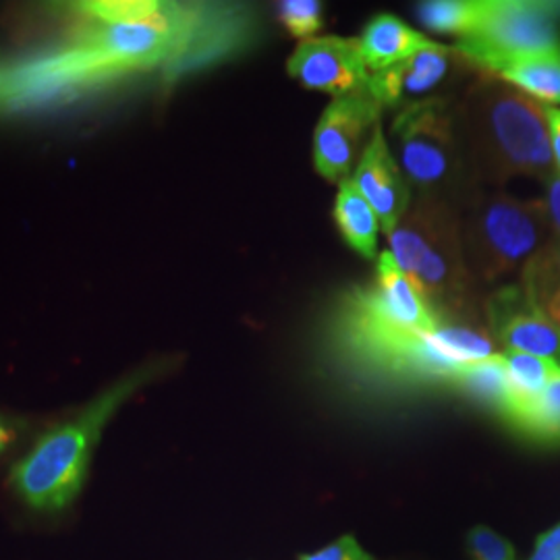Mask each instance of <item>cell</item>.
<instances>
[{"label":"cell","mask_w":560,"mask_h":560,"mask_svg":"<svg viewBox=\"0 0 560 560\" xmlns=\"http://www.w3.org/2000/svg\"><path fill=\"white\" fill-rule=\"evenodd\" d=\"M546 125H548V138H550V152H552V162L555 171L560 175V108L546 106Z\"/></svg>","instance_id":"cell-30"},{"label":"cell","mask_w":560,"mask_h":560,"mask_svg":"<svg viewBox=\"0 0 560 560\" xmlns=\"http://www.w3.org/2000/svg\"><path fill=\"white\" fill-rule=\"evenodd\" d=\"M90 50L65 44L59 50L21 60L7 69L2 113H32L78 101L83 94L117 83Z\"/></svg>","instance_id":"cell-8"},{"label":"cell","mask_w":560,"mask_h":560,"mask_svg":"<svg viewBox=\"0 0 560 560\" xmlns=\"http://www.w3.org/2000/svg\"><path fill=\"white\" fill-rule=\"evenodd\" d=\"M546 214H548V222L552 229L555 240L560 241V175L555 173L550 179L546 180Z\"/></svg>","instance_id":"cell-28"},{"label":"cell","mask_w":560,"mask_h":560,"mask_svg":"<svg viewBox=\"0 0 560 560\" xmlns=\"http://www.w3.org/2000/svg\"><path fill=\"white\" fill-rule=\"evenodd\" d=\"M71 11L102 23H136L150 20L161 11L162 2L156 0H92L71 2Z\"/></svg>","instance_id":"cell-22"},{"label":"cell","mask_w":560,"mask_h":560,"mask_svg":"<svg viewBox=\"0 0 560 560\" xmlns=\"http://www.w3.org/2000/svg\"><path fill=\"white\" fill-rule=\"evenodd\" d=\"M381 110L368 90L337 98L324 110L314 133V164L324 179L347 180L363 136L378 125Z\"/></svg>","instance_id":"cell-9"},{"label":"cell","mask_w":560,"mask_h":560,"mask_svg":"<svg viewBox=\"0 0 560 560\" xmlns=\"http://www.w3.org/2000/svg\"><path fill=\"white\" fill-rule=\"evenodd\" d=\"M279 15L295 38H307L322 27V4L316 0H284L279 4Z\"/></svg>","instance_id":"cell-24"},{"label":"cell","mask_w":560,"mask_h":560,"mask_svg":"<svg viewBox=\"0 0 560 560\" xmlns=\"http://www.w3.org/2000/svg\"><path fill=\"white\" fill-rule=\"evenodd\" d=\"M486 320L504 351L560 363V332L541 314L523 284L504 287L486 301Z\"/></svg>","instance_id":"cell-10"},{"label":"cell","mask_w":560,"mask_h":560,"mask_svg":"<svg viewBox=\"0 0 560 560\" xmlns=\"http://www.w3.org/2000/svg\"><path fill=\"white\" fill-rule=\"evenodd\" d=\"M502 360L509 382V397L502 418L513 425L538 400L548 382L559 374L560 363L515 351H502Z\"/></svg>","instance_id":"cell-16"},{"label":"cell","mask_w":560,"mask_h":560,"mask_svg":"<svg viewBox=\"0 0 560 560\" xmlns=\"http://www.w3.org/2000/svg\"><path fill=\"white\" fill-rule=\"evenodd\" d=\"M390 254L442 320L471 316L474 277L465 260L460 221L451 203L420 196L388 233Z\"/></svg>","instance_id":"cell-3"},{"label":"cell","mask_w":560,"mask_h":560,"mask_svg":"<svg viewBox=\"0 0 560 560\" xmlns=\"http://www.w3.org/2000/svg\"><path fill=\"white\" fill-rule=\"evenodd\" d=\"M291 78L307 90L335 94L337 98L368 90L370 71L360 40L312 38L301 42L287 62Z\"/></svg>","instance_id":"cell-11"},{"label":"cell","mask_w":560,"mask_h":560,"mask_svg":"<svg viewBox=\"0 0 560 560\" xmlns=\"http://www.w3.org/2000/svg\"><path fill=\"white\" fill-rule=\"evenodd\" d=\"M523 436L546 444L560 442V372L548 382L538 400L513 423Z\"/></svg>","instance_id":"cell-20"},{"label":"cell","mask_w":560,"mask_h":560,"mask_svg":"<svg viewBox=\"0 0 560 560\" xmlns=\"http://www.w3.org/2000/svg\"><path fill=\"white\" fill-rule=\"evenodd\" d=\"M494 75L544 106L560 104V48L511 60Z\"/></svg>","instance_id":"cell-17"},{"label":"cell","mask_w":560,"mask_h":560,"mask_svg":"<svg viewBox=\"0 0 560 560\" xmlns=\"http://www.w3.org/2000/svg\"><path fill=\"white\" fill-rule=\"evenodd\" d=\"M483 0H434L420 4V20L434 32L467 36L480 21Z\"/></svg>","instance_id":"cell-21"},{"label":"cell","mask_w":560,"mask_h":560,"mask_svg":"<svg viewBox=\"0 0 560 560\" xmlns=\"http://www.w3.org/2000/svg\"><path fill=\"white\" fill-rule=\"evenodd\" d=\"M527 266L534 270H540L544 275L560 279V241L552 237L550 243H546L540 252L527 261Z\"/></svg>","instance_id":"cell-27"},{"label":"cell","mask_w":560,"mask_h":560,"mask_svg":"<svg viewBox=\"0 0 560 560\" xmlns=\"http://www.w3.org/2000/svg\"><path fill=\"white\" fill-rule=\"evenodd\" d=\"M453 62V50L439 44H428L413 57L400 60L399 65L370 73L368 92L374 101L384 106L420 104L428 101V94L436 90L448 78ZM402 106V108H405Z\"/></svg>","instance_id":"cell-13"},{"label":"cell","mask_w":560,"mask_h":560,"mask_svg":"<svg viewBox=\"0 0 560 560\" xmlns=\"http://www.w3.org/2000/svg\"><path fill=\"white\" fill-rule=\"evenodd\" d=\"M428 44L430 42L421 34L393 15H378L370 21L360 40L361 55L370 73H381L399 65Z\"/></svg>","instance_id":"cell-15"},{"label":"cell","mask_w":560,"mask_h":560,"mask_svg":"<svg viewBox=\"0 0 560 560\" xmlns=\"http://www.w3.org/2000/svg\"><path fill=\"white\" fill-rule=\"evenodd\" d=\"M351 180L365 201L374 208L384 233H393L407 212L411 196L399 164L384 140L381 125L374 127L372 140L365 145L360 166Z\"/></svg>","instance_id":"cell-12"},{"label":"cell","mask_w":560,"mask_h":560,"mask_svg":"<svg viewBox=\"0 0 560 560\" xmlns=\"http://www.w3.org/2000/svg\"><path fill=\"white\" fill-rule=\"evenodd\" d=\"M521 284L527 289L532 300L536 301L541 314L552 322V326L560 332V279L525 266Z\"/></svg>","instance_id":"cell-23"},{"label":"cell","mask_w":560,"mask_h":560,"mask_svg":"<svg viewBox=\"0 0 560 560\" xmlns=\"http://www.w3.org/2000/svg\"><path fill=\"white\" fill-rule=\"evenodd\" d=\"M395 148L407 179L421 189V196L441 198L459 179L460 159L455 110L442 98H428L405 106L393 122Z\"/></svg>","instance_id":"cell-7"},{"label":"cell","mask_w":560,"mask_h":560,"mask_svg":"<svg viewBox=\"0 0 560 560\" xmlns=\"http://www.w3.org/2000/svg\"><path fill=\"white\" fill-rule=\"evenodd\" d=\"M559 48L560 2L546 0H483L480 21L457 44L463 59L490 75L511 60Z\"/></svg>","instance_id":"cell-6"},{"label":"cell","mask_w":560,"mask_h":560,"mask_svg":"<svg viewBox=\"0 0 560 560\" xmlns=\"http://www.w3.org/2000/svg\"><path fill=\"white\" fill-rule=\"evenodd\" d=\"M156 374L154 363L141 365L88 402L73 420L48 430L11 469V483L21 501L42 513H57L75 501L104 425Z\"/></svg>","instance_id":"cell-2"},{"label":"cell","mask_w":560,"mask_h":560,"mask_svg":"<svg viewBox=\"0 0 560 560\" xmlns=\"http://www.w3.org/2000/svg\"><path fill=\"white\" fill-rule=\"evenodd\" d=\"M335 219L345 241L363 258L376 256L381 221L351 179L340 183Z\"/></svg>","instance_id":"cell-18"},{"label":"cell","mask_w":560,"mask_h":560,"mask_svg":"<svg viewBox=\"0 0 560 560\" xmlns=\"http://www.w3.org/2000/svg\"><path fill=\"white\" fill-rule=\"evenodd\" d=\"M11 441H13V434L0 423V453L11 444Z\"/></svg>","instance_id":"cell-31"},{"label":"cell","mask_w":560,"mask_h":560,"mask_svg":"<svg viewBox=\"0 0 560 560\" xmlns=\"http://www.w3.org/2000/svg\"><path fill=\"white\" fill-rule=\"evenodd\" d=\"M441 322L386 252L378 260L376 282L347 301L342 337L358 358L378 368L405 340L434 332Z\"/></svg>","instance_id":"cell-4"},{"label":"cell","mask_w":560,"mask_h":560,"mask_svg":"<svg viewBox=\"0 0 560 560\" xmlns=\"http://www.w3.org/2000/svg\"><path fill=\"white\" fill-rule=\"evenodd\" d=\"M544 104L497 75H483L455 110L463 166L490 183L550 179L555 171Z\"/></svg>","instance_id":"cell-1"},{"label":"cell","mask_w":560,"mask_h":560,"mask_svg":"<svg viewBox=\"0 0 560 560\" xmlns=\"http://www.w3.org/2000/svg\"><path fill=\"white\" fill-rule=\"evenodd\" d=\"M4 92H7V67H0V113H2Z\"/></svg>","instance_id":"cell-32"},{"label":"cell","mask_w":560,"mask_h":560,"mask_svg":"<svg viewBox=\"0 0 560 560\" xmlns=\"http://www.w3.org/2000/svg\"><path fill=\"white\" fill-rule=\"evenodd\" d=\"M249 40V21L245 13L233 7H206L201 4V18L194 40L177 67L164 78L175 81L180 75L224 59L240 50Z\"/></svg>","instance_id":"cell-14"},{"label":"cell","mask_w":560,"mask_h":560,"mask_svg":"<svg viewBox=\"0 0 560 560\" xmlns=\"http://www.w3.org/2000/svg\"><path fill=\"white\" fill-rule=\"evenodd\" d=\"M467 548L474 560H515L513 544L488 525H476L469 529Z\"/></svg>","instance_id":"cell-25"},{"label":"cell","mask_w":560,"mask_h":560,"mask_svg":"<svg viewBox=\"0 0 560 560\" xmlns=\"http://www.w3.org/2000/svg\"><path fill=\"white\" fill-rule=\"evenodd\" d=\"M460 235L471 277L492 282L525 268L550 243L552 229L544 200L497 191L476 198L460 222Z\"/></svg>","instance_id":"cell-5"},{"label":"cell","mask_w":560,"mask_h":560,"mask_svg":"<svg viewBox=\"0 0 560 560\" xmlns=\"http://www.w3.org/2000/svg\"><path fill=\"white\" fill-rule=\"evenodd\" d=\"M463 393L480 400L483 405L504 413L506 397H509V382H506V368L502 353H497L488 360L476 361L467 365L453 382Z\"/></svg>","instance_id":"cell-19"},{"label":"cell","mask_w":560,"mask_h":560,"mask_svg":"<svg viewBox=\"0 0 560 560\" xmlns=\"http://www.w3.org/2000/svg\"><path fill=\"white\" fill-rule=\"evenodd\" d=\"M300 560H374L353 536H342L318 552L303 555Z\"/></svg>","instance_id":"cell-26"},{"label":"cell","mask_w":560,"mask_h":560,"mask_svg":"<svg viewBox=\"0 0 560 560\" xmlns=\"http://www.w3.org/2000/svg\"><path fill=\"white\" fill-rule=\"evenodd\" d=\"M529 560H560V523L541 534Z\"/></svg>","instance_id":"cell-29"}]
</instances>
